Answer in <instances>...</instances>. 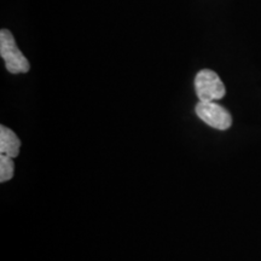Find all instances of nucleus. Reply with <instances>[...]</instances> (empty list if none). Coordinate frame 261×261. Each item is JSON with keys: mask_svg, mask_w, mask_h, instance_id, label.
Listing matches in <instances>:
<instances>
[{"mask_svg": "<svg viewBox=\"0 0 261 261\" xmlns=\"http://www.w3.org/2000/svg\"><path fill=\"white\" fill-rule=\"evenodd\" d=\"M0 56L5 61L6 69L11 74H21L29 71V62L17 47L14 35L8 29L0 32Z\"/></svg>", "mask_w": 261, "mask_h": 261, "instance_id": "1", "label": "nucleus"}, {"mask_svg": "<svg viewBox=\"0 0 261 261\" xmlns=\"http://www.w3.org/2000/svg\"><path fill=\"white\" fill-rule=\"evenodd\" d=\"M195 90L200 102H215L226 93L219 75L211 69L198 71L195 77Z\"/></svg>", "mask_w": 261, "mask_h": 261, "instance_id": "2", "label": "nucleus"}, {"mask_svg": "<svg viewBox=\"0 0 261 261\" xmlns=\"http://www.w3.org/2000/svg\"><path fill=\"white\" fill-rule=\"evenodd\" d=\"M195 110L202 121L215 129L225 130L232 125L231 114L227 112V109L215 102H198Z\"/></svg>", "mask_w": 261, "mask_h": 261, "instance_id": "3", "label": "nucleus"}, {"mask_svg": "<svg viewBox=\"0 0 261 261\" xmlns=\"http://www.w3.org/2000/svg\"><path fill=\"white\" fill-rule=\"evenodd\" d=\"M21 148V140L12 129L4 125L0 126V154L10 158H17Z\"/></svg>", "mask_w": 261, "mask_h": 261, "instance_id": "4", "label": "nucleus"}, {"mask_svg": "<svg viewBox=\"0 0 261 261\" xmlns=\"http://www.w3.org/2000/svg\"><path fill=\"white\" fill-rule=\"evenodd\" d=\"M14 159L8 155H0V181L5 182L14 177Z\"/></svg>", "mask_w": 261, "mask_h": 261, "instance_id": "5", "label": "nucleus"}]
</instances>
